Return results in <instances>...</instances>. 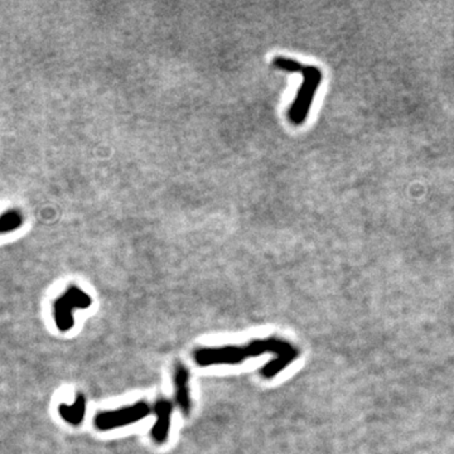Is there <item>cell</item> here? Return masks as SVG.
<instances>
[{"mask_svg": "<svg viewBox=\"0 0 454 454\" xmlns=\"http://www.w3.org/2000/svg\"><path fill=\"white\" fill-rule=\"evenodd\" d=\"M58 413L61 415L62 419L67 421L68 424L71 425H80L83 418H85V413H86V399L85 396L79 394L76 398L75 403L68 405V404H61L58 407Z\"/></svg>", "mask_w": 454, "mask_h": 454, "instance_id": "cell-7", "label": "cell"}, {"mask_svg": "<svg viewBox=\"0 0 454 454\" xmlns=\"http://www.w3.org/2000/svg\"><path fill=\"white\" fill-rule=\"evenodd\" d=\"M153 412L156 414V421L154 427L150 430L152 439L156 441V444H164L170 434L173 404L168 399L161 398L154 404Z\"/></svg>", "mask_w": 454, "mask_h": 454, "instance_id": "cell-5", "label": "cell"}, {"mask_svg": "<svg viewBox=\"0 0 454 454\" xmlns=\"http://www.w3.org/2000/svg\"><path fill=\"white\" fill-rule=\"evenodd\" d=\"M23 222H24V216L21 211L15 209L8 210L6 213L0 216V235L18 230L23 226Z\"/></svg>", "mask_w": 454, "mask_h": 454, "instance_id": "cell-8", "label": "cell"}, {"mask_svg": "<svg viewBox=\"0 0 454 454\" xmlns=\"http://www.w3.org/2000/svg\"><path fill=\"white\" fill-rule=\"evenodd\" d=\"M153 407L145 401H138L134 405L124 407L110 412H102L95 416V427L99 430L106 432L116 428L127 427L142 421L152 413Z\"/></svg>", "mask_w": 454, "mask_h": 454, "instance_id": "cell-4", "label": "cell"}, {"mask_svg": "<svg viewBox=\"0 0 454 454\" xmlns=\"http://www.w3.org/2000/svg\"><path fill=\"white\" fill-rule=\"evenodd\" d=\"M265 353L275 355L266 366L261 368V375L265 379H273L282 370H284L292 361L297 359L298 350L289 342L283 339H257L245 346L207 347L197 350L193 359L198 366H213V365H238L245 359L258 357Z\"/></svg>", "mask_w": 454, "mask_h": 454, "instance_id": "cell-1", "label": "cell"}, {"mask_svg": "<svg viewBox=\"0 0 454 454\" xmlns=\"http://www.w3.org/2000/svg\"><path fill=\"white\" fill-rule=\"evenodd\" d=\"M175 381V391H176V403L181 413L184 416H188L192 409V401L190 395V371L184 364H177L173 373Z\"/></svg>", "mask_w": 454, "mask_h": 454, "instance_id": "cell-6", "label": "cell"}, {"mask_svg": "<svg viewBox=\"0 0 454 454\" xmlns=\"http://www.w3.org/2000/svg\"><path fill=\"white\" fill-rule=\"evenodd\" d=\"M273 65L279 70H283V71L291 72V74H300V71L305 67L300 62L292 60V58H286V57H275Z\"/></svg>", "mask_w": 454, "mask_h": 454, "instance_id": "cell-9", "label": "cell"}, {"mask_svg": "<svg viewBox=\"0 0 454 454\" xmlns=\"http://www.w3.org/2000/svg\"><path fill=\"white\" fill-rule=\"evenodd\" d=\"M92 305L90 295L77 288L70 286L60 298L56 299L54 305V322L61 332H67L74 327V311L86 309Z\"/></svg>", "mask_w": 454, "mask_h": 454, "instance_id": "cell-3", "label": "cell"}, {"mask_svg": "<svg viewBox=\"0 0 454 454\" xmlns=\"http://www.w3.org/2000/svg\"><path fill=\"white\" fill-rule=\"evenodd\" d=\"M300 75L303 76L305 81L302 82L298 95L289 108V119L294 125H302L305 122L313 99L322 82V72L314 66H305L300 71Z\"/></svg>", "mask_w": 454, "mask_h": 454, "instance_id": "cell-2", "label": "cell"}]
</instances>
